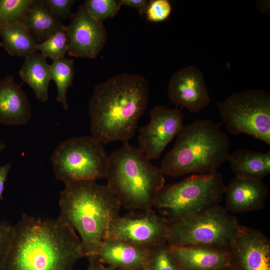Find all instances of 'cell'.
<instances>
[{
    "instance_id": "cell-6",
    "label": "cell",
    "mask_w": 270,
    "mask_h": 270,
    "mask_svg": "<svg viewBox=\"0 0 270 270\" xmlns=\"http://www.w3.org/2000/svg\"><path fill=\"white\" fill-rule=\"evenodd\" d=\"M226 185L218 172L194 174L164 185L154 201V208L168 224L188 218L219 205Z\"/></svg>"
},
{
    "instance_id": "cell-4",
    "label": "cell",
    "mask_w": 270,
    "mask_h": 270,
    "mask_svg": "<svg viewBox=\"0 0 270 270\" xmlns=\"http://www.w3.org/2000/svg\"><path fill=\"white\" fill-rule=\"evenodd\" d=\"M176 136L174 148L161 164L164 174L213 173L228 160L230 142L218 123L198 120L184 126Z\"/></svg>"
},
{
    "instance_id": "cell-5",
    "label": "cell",
    "mask_w": 270,
    "mask_h": 270,
    "mask_svg": "<svg viewBox=\"0 0 270 270\" xmlns=\"http://www.w3.org/2000/svg\"><path fill=\"white\" fill-rule=\"evenodd\" d=\"M105 178L120 206L132 212L153 208L165 183L160 168L128 143L109 156Z\"/></svg>"
},
{
    "instance_id": "cell-3",
    "label": "cell",
    "mask_w": 270,
    "mask_h": 270,
    "mask_svg": "<svg viewBox=\"0 0 270 270\" xmlns=\"http://www.w3.org/2000/svg\"><path fill=\"white\" fill-rule=\"evenodd\" d=\"M64 185L60 194L58 218L78 234L84 257L96 256L121 206L108 186L96 180Z\"/></svg>"
},
{
    "instance_id": "cell-28",
    "label": "cell",
    "mask_w": 270,
    "mask_h": 270,
    "mask_svg": "<svg viewBox=\"0 0 270 270\" xmlns=\"http://www.w3.org/2000/svg\"><path fill=\"white\" fill-rule=\"evenodd\" d=\"M172 10L168 0H152L148 2L146 10V17L152 22H161L166 20Z\"/></svg>"
},
{
    "instance_id": "cell-27",
    "label": "cell",
    "mask_w": 270,
    "mask_h": 270,
    "mask_svg": "<svg viewBox=\"0 0 270 270\" xmlns=\"http://www.w3.org/2000/svg\"><path fill=\"white\" fill-rule=\"evenodd\" d=\"M82 5L90 16L102 22L116 16L121 6L116 0H86Z\"/></svg>"
},
{
    "instance_id": "cell-1",
    "label": "cell",
    "mask_w": 270,
    "mask_h": 270,
    "mask_svg": "<svg viewBox=\"0 0 270 270\" xmlns=\"http://www.w3.org/2000/svg\"><path fill=\"white\" fill-rule=\"evenodd\" d=\"M84 257L76 232L57 218L24 214L14 226L3 270H72Z\"/></svg>"
},
{
    "instance_id": "cell-26",
    "label": "cell",
    "mask_w": 270,
    "mask_h": 270,
    "mask_svg": "<svg viewBox=\"0 0 270 270\" xmlns=\"http://www.w3.org/2000/svg\"><path fill=\"white\" fill-rule=\"evenodd\" d=\"M144 270H180L172 255L167 244L155 247L149 251Z\"/></svg>"
},
{
    "instance_id": "cell-11",
    "label": "cell",
    "mask_w": 270,
    "mask_h": 270,
    "mask_svg": "<svg viewBox=\"0 0 270 270\" xmlns=\"http://www.w3.org/2000/svg\"><path fill=\"white\" fill-rule=\"evenodd\" d=\"M150 116L149 123L138 128V148L150 160L160 157L177 136L184 126V117L180 110L163 105L154 107Z\"/></svg>"
},
{
    "instance_id": "cell-23",
    "label": "cell",
    "mask_w": 270,
    "mask_h": 270,
    "mask_svg": "<svg viewBox=\"0 0 270 270\" xmlns=\"http://www.w3.org/2000/svg\"><path fill=\"white\" fill-rule=\"evenodd\" d=\"M74 64L72 59L64 57L53 60L50 64V80L55 82L57 88V101L66 110L68 107L66 92L74 76Z\"/></svg>"
},
{
    "instance_id": "cell-34",
    "label": "cell",
    "mask_w": 270,
    "mask_h": 270,
    "mask_svg": "<svg viewBox=\"0 0 270 270\" xmlns=\"http://www.w3.org/2000/svg\"><path fill=\"white\" fill-rule=\"evenodd\" d=\"M107 269L108 270H136V269L120 268L114 267V266H108V267L107 268Z\"/></svg>"
},
{
    "instance_id": "cell-21",
    "label": "cell",
    "mask_w": 270,
    "mask_h": 270,
    "mask_svg": "<svg viewBox=\"0 0 270 270\" xmlns=\"http://www.w3.org/2000/svg\"><path fill=\"white\" fill-rule=\"evenodd\" d=\"M19 74L23 82L33 90L38 100L42 102L48 100L50 78V64L46 57L38 52L25 57Z\"/></svg>"
},
{
    "instance_id": "cell-31",
    "label": "cell",
    "mask_w": 270,
    "mask_h": 270,
    "mask_svg": "<svg viewBox=\"0 0 270 270\" xmlns=\"http://www.w3.org/2000/svg\"><path fill=\"white\" fill-rule=\"evenodd\" d=\"M121 6H124L136 8L142 15L146 12L148 2L146 0H118Z\"/></svg>"
},
{
    "instance_id": "cell-14",
    "label": "cell",
    "mask_w": 270,
    "mask_h": 270,
    "mask_svg": "<svg viewBox=\"0 0 270 270\" xmlns=\"http://www.w3.org/2000/svg\"><path fill=\"white\" fill-rule=\"evenodd\" d=\"M170 100L185 107L191 112H198L206 106L210 98L202 71L190 66L176 72L168 86Z\"/></svg>"
},
{
    "instance_id": "cell-29",
    "label": "cell",
    "mask_w": 270,
    "mask_h": 270,
    "mask_svg": "<svg viewBox=\"0 0 270 270\" xmlns=\"http://www.w3.org/2000/svg\"><path fill=\"white\" fill-rule=\"evenodd\" d=\"M14 226L7 220L0 222V270H3L12 242Z\"/></svg>"
},
{
    "instance_id": "cell-30",
    "label": "cell",
    "mask_w": 270,
    "mask_h": 270,
    "mask_svg": "<svg viewBox=\"0 0 270 270\" xmlns=\"http://www.w3.org/2000/svg\"><path fill=\"white\" fill-rule=\"evenodd\" d=\"M52 14L58 20L72 18L74 14L72 7L75 3L74 0H44Z\"/></svg>"
},
{
    "instance_id": "cell-18",
    "label": "cell",
    "mask_w": 270,
    "mask_h": 270,
    "mask_svg": "<svg viewBox=\"0 0 270 270\" xmlns=\"http://www.w3.org/2000/svg\"><path fill=\"white\" fill-rule=\"evenodd\" d=\"M149 251L108 236L96 256L108 266L144 270Z\"/></svg>"
},
{
    "instance_id": "cell-9",
    "label": "cell",
    "mask_w": 270,
    "mask_h": 270,
    "mask_svg": "<svg viewBox=\"0 0 270 270\" xmlns=\"http://www.w3.org/2000/svg\"><path fill=\"white\" fill-rule=\"evenodd\" d=\"M220 116L233 134H244L270 145V94L260 90L232 94L216 104Z\"/></svg>"
},
{
    "instance_id": "cell-25",
    "label": "cell",
    "mask_w": 270,
    "mask_h": 270,
    "mask_svg": "<svg viewBox=\"0 0 270 270\" xmlns=\"http://www.w3.org/2000/svg\"><path fill=\"white\" fill-rule=\"evenodd\" d=\"M32 1L0 0V28L21 22Z\"/></svg>"
},
{
    "instance_id": "cell-19",
    "label": "cell",
    "mask_w": 270,
    "mask_h": 270,
    "mask_svg": "<svg viewBox=\"0 0 270 270\" xmlns=\"http://www.w3.org/2000/svg\"><path fill=\"white\" fill-rule=\"evenodd\" d=\"M228 160L236 176L262 180L270 173V152H262L239 148Z\"/></svg>"
},
{
    "instance_id": "cell-12",
    "label": "cell",
    "mask_w": 270,
    "mask_h": 270,
    "mask_svg": "<svg viewBox=\"0 0 270 270\" xmlns=\"http://www.w3.org/2000/svg\"><path fill=\"white\" fill-rule=\"evenodd\" d=\"M66 27L70 56L96 58L106 42L108 34L102 22L90 16L83 5L78 7Z\"/></svg>"
},
{
    "instance_id": "cell-2",
    "label": "cell",
    "mask_w": 270,
    "mask_h": 270,
    "mask_svg": "<svg viewBox=\"0 0 270 270\" xmlns=\"http://www.w3.org/2000/svg\"><path fill=\"white\" fill-rule=\"evenodd\" d=\"M150 87L142 76L115 75L94 88L88 104L91 136L102 144H127L148 104Z\"/></svg>"
},
{
    "instance_id": "cell-7",
    "label": "cell",
    "mask_w": 270,
    "mask_h": 270,
    "mask_svg": "<svg viewBox=\"0 0 270 270\" xmlns=\"http://www.w3.org/2000/svg\"><path fill=\"white\" fill-rule=\"evenodd\" d=\"M240 224L220 204L192 217L168 224L170 246H204L230 252Z\"/></svg>"
},
{
    "instance_id": "cell-37",
    "label": "cell",
    "mask_w": 270,
    "mask_h": 270,
    "mask_svg": "<svg viewBox=\"0 0 270 270\" xmlns=\"http://www.w3.org/2000/svg\"><path fill=\"white\" fill-rule=\"evenodd\" d=\"M0 46H2V43H1V40H0Z\"/></svg>"
},
{
    "instance_id": "cell-16",
    "label": "cell",
    "mask_w": 270,
    "mask_h": 270,
    "mask_svg": "<svg viewBox=\"0 0 270 270\" xmlns=\"http://www.w3.org/2000/svg\"><path fill=\"white\" fill-rule=\"evenodd\" d=\"M168 246L180 270H221L230 266L226 251L204 246Z\"/></svg>"
},
{
    "instance_id": "cell-22",
    "label": "cell",
    "mask_w": 270,
    "mask_h": 270,
    "mask_svg": "<svg viewBox=\"0 0 270 270\" xmlns=\"http://www.w3.org/2000/svg\"><path fill=\"white\" fill-rule=\"evenodd\" d=\"M2 46L11 56L26 57L37 52V42L28 29L18 22L0 28Z\"/></svg>"
},
{
    "instance_id": "cell-35",
    "label": "cell",
    "mask_w": 270,
    "mask_h": 270,
    "mask_svg": "<svg viewBox=\"0 0 270 270\" xmlns=\"http://www.w3.org/2000/svg\"><path fill=\"white\" fill-rule=\"evenodd\" d=\"M5 148V144L0 140V154Z\"/></svg>"
},
{
    "instance_id": "cell-10",
    "label": "cell",
    "mask_w": 270,
    "mask_h": 270,
    "mask_svg": "<svg viewBox=\"0 0 270 270\" xmlns=\"http://www.w3.org/2000/svg\"><path fill=\"white\" fill-rule=\"evenodd\" d=\"M168 222L154 208L119 216L110 224L108 236L150 250L167 244Z\"/></svg>"
},
{
    "instance_id": "cell-20",
    "label": "cell",
    "mask_w": 270,
    "mask_h": 270,
    "mask_svg": "<svg viewBox=\"0 0 270 270\" xmlns=\"http://www.w3.org/2000/svg\"><path fill=\"white\" fill-rule=\"evenodd\" d=\"M21 23L38 43L46 40L64 25L52 14L44 0H32Z\"/></svg>"
},
{
    "instance_id": "cell-32",
    "label": "cell",
    "mask_w": 270,
    "mask_h": 270,
    "mask_svg": "<svg viewBox=\"0 0 270 270\" xmlns=\"http://www.w3.org/2000/svg\"><path fill=\"white\" fill-rule=\"evenodd\" d=\"M10 168L11 165L10 163L4 165L0 164V202L2 198L5 184Z\"/></svg>"
},
{
    "instance_id": "cell-36",
    "label": "cell",
    "mask_w": 270,
    "mask_h": 270,
    "mask_svg": "<svg viewBox=\"0 0 270 270\" xmlns=\"http://www.w3.org/2000/svg\"><path fill=\"white\" fill-rule=\"evenodd\" d=\"M221 270H236L234 268H233L231 266H226L224 268H222Z\"/></svg>"
},
{
    "instance_id": "cell-24",
    "label": "cell",
    "mask_w": 270,
    "mask_h": 270,
    "mask_svg": "<svg viewBox=\"0 0 270 270\" xmlns=\"http://www.w3.org/2000/svg\"><path fill=\"white\" fill-rule=\"evenodd\" d=\"M68 48L66 27L64 24L46 40L36 45L37 51L54 60L64 58Z\"/></svg>"
},
{
    "instance_id": "cell-13",
    "label": "cell",
    "mask_w": 270,
    "mask_h": 270,
    "mask_svg": "<svg viewBox=\"0 0 270 270\" xmlns=\"http://www.w3.org/2000/svg\"><path fill=\"white\" fill-rule=\"evenodd\" d=\"M229 253L236 270H270V241L258 230L240 224Z\"/></svg>"
},
{
    "instance_id": "cell-15",
    "label": "cell",
    "mask_w": 270,
    "mask_h": 270,
    "mask_svg": "<svg viewBox=\"0 0 270 270\" xmlns=\"http://www.w3.org/2000/svg\"><path fill=\"white\" fill-rule=\"evenodd\" d=\"M268 192L262 180L235 176L225 188V208L233 214L261 210Z\"/></svg>"
},
{
    "instance_id": "cell-8",
    "label": "cell",
    "mask_w": 270,
    "mask_h": 270,
    "mask_svg": "<svg viewBox=\"0 0 270 270\" xmlns=\"http://www.w3.org/2000/svg\"><path fill=\"white\" fill-rule=\"evenodd\" d=\"M109 156L102 143L88 136L60 142L50 158L54 174L64 184L106 178Z\"/></svg>"
},
{
    "instance_id": "cell-33",
    "label": "cell",
    "mask_w": 270,
    "mask_h": 270,
    "mask_svg": "<svg viewBox=\"0 0 270 270\" xmlns=\"http://www.w3.org/2000/svg\"><path fill=\"white\" fill-rule=\"evenodd\" d=\"M89 264L88 270H108L98 260L96 256H90L87 258Z\"/></svg>"
},
{
    "instance_id": "cell-17",
    "label": "cell",
    "mask_w": 270,
    "mask_h": 270,
    "mask_svg": "<svg viewBox=\"0 0 270 270\" xmlns=\"http://www.w3.org/2000/svg\"><path fill=\"white\" fill-rule=\"evenodd\" d=\"M27 96L14 78L7 76L0 80V122L10 126L26 124L32 117Z\"/></svg>"
}]
</instances>
